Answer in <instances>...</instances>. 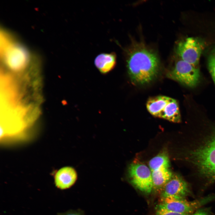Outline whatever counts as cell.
<instances>
[{
    "label": "cell",
    "instance_id": "1",
    "mask_svg": "<svg viewBox=\"0 0 215 215\" xmlns=\"http://www.w3.org/2000/svg\"><path fill=\"white\" fill-rule=\"evenodd\" d=\"M189 141L186 161L205 184L215 182V127L199 131Z\"/></svg>",
    "mask_w": 215,
    "mask_h": 215
},
{
    "label": "cell",
    "instance_id": "2",
    "mask_svg": "<svg viewBox=\"0 0 215 215\" xmlns=\"http://www.w3.org/2000/svg\"><path fill=\"white\" fill-rule=\"evenodd\" d=\"M127 62L130 78L136 85L150 83L159 72L160 64L157 55L142 44H136L129 50Z\"/></svg>",
    "mask_w": 215,
    "mask_h": 215
},
{
    "label": "cell",
    "instance_id": "3",
    "mask_svg": "<svg viewBox=\"0 0 215 215\" xmlns=\"http://www.w3.org/2000/svg\"><path fill=\"white\" fill-rule=\"evenodd\" d=\"M1 55L3 63L12 72L19 73L28 66L30 56L27 49L8 33L1 36Z\"/></svg>",
    "mask_w": 215,
    "mask_h": 215
},
{
    "label": "cell",
    "instance_id": "4",
    "mask_svg": "<svg viewBox=\"0 0 215 215\" xmlns=\"http://www.w3.org/2000/svg\"><path fill=\"white\" fill-rule=\"evenodd\" d=\"M148 165L152 178V191L160 194L173 174L171 169L167 152L163 150L159 153L150 160Z\"/></svg>",
    "mask_w": 215,
    "mask_h": 215
},
{
    "label": "cell",
    "instance_id": "5",
    "mask_svg": "<svg viewBox=\"0 0 215 215\" xmlns=\"http://www.w3.org/2000/svg\"><path fill=\"white\" fill-rule=\"evenodd\" d=\"M167 75L169 78L191 87H195L200 78L198 67L181 59L176 62Z\"/></svg>",
    "mask_w": 215,
    "mask_h": 215
},
{
    "label": "cell",
    "instance_id": "6",
    "mask_svg": "<svg viewBox=\"0 0 215 215\" xmlns=\"http://www.w3.org/2000/svg\"><path fill=\"white\" fill-rule=\"evenodd\" d=\"M128 175L131 183L142 192L150 194L153 190L151 172L146 165L139 161H134L129 165Z\"/></svg>",
    "mask_w": 215,
    "mask_h": 215
},
{
    "label": "cell",
    "instance_id": "7",
    "mask_svg": "<svg viewBox=\"0 0 215 215\" xmlns=\"http://www.w3.org/2000/svg\"><path fill=\"white\" fill-rule=\"evenodd\" d=\"M203 205V201L201 198L190 201L184 198L168 197L160 198L158 208L191 215Z\"/></svg>",
    "mask_w": 215,
    "mask_h": 215
},
{
    "label": "cell",
    "instance_id": "8",
    "mask_svg": "<svg viewBox=\"0 0 215 215\" xmlns=\"http://www.w3.org/2000/svg\"><path fill=\"white\" fill-rule=\"evenodd\" d=\"M203 48L201 41L194 37H189L179 43L176 51L180 59L196 67Z\"/></svg>",
    "mask_w": 215,
    "mask_h": 215
},
{
    "label": "cell",
    "instance_id": "9",
    "mask_svg": "<svg viewBox=\"0 0 215 215\" xmlns=\"http://www.w3.org/2000/svg\"><path fill=\"white\" fill-rule=\"evenodd\" d=\"M161 198L168 197L185 198L194 196L191 187L179 174L173 173L170 179L165 184L160 193Z\"/></svg>",
    "mask_w": 215,
    "mask_h": 215
},
{
    "label": "cell",
    "instance_id": "10",
    "mask_svg": "<svg viewBox=\"0 0 215 215\" xmlns=\"http://www.w3.org/2000/svg\"><path fill=\"white\" fill-rule=\"evenodd\" d=\"M77 178L76 172L73 168L70 167H63L59 170L55 174L56 185L62 190L68 188L74 184Z\"/></svg>",
    "mask_w": 215,
    "mask_h": 215
},
{
    "label": "cell",
    "instance_id": "11",
    "mask_svg": "<svg viewBox=\"0 0 215 215\" xmlns=\"http://www.w3.org/2000/svg\"><path fill=\"white\" fill-rule=\"evenodd\" d=\"M116 63V55L114 52L102 53L97 56L94 60L96 67L102 73H106L112 70Z\"/></svg>",
    "mask_w": 215,
    "mask_h": 215
},
{
    "label": "cell",
    "instance_id": "12",
    "mask_svg": "<svg viewBox=\"0 0 215 215\" xmlns=\"http://www.w3.org/2000/svg\"><path fill=\"white\" fill-rule=\"evenodd\" d=\"M158 117L173 122H180L181 121V117L179 104L177 101L171 98L166 106L160 113Z\"/></svg>",
    "mask_w": 215,
    "mask_h": 215
},
{
    "label": "cell",
    "instance_id": "13",
    "mask_svg": "<svg viewBox=\"0 0 215 215\" xmlns=\"http://www.w3.org/2000/svg\"><path fill=\"white\" fill-rule=\"evenodd\" d=\"M171 98L163 96L151 97L148 99L146 107L148 112L154 116L158 117L170 101Z\"/></svg>",
    "mask_w": 215,
    "mask_h": 215
},
{
    "label": "cell",
    "instance_id": "14",
    "mask_svg": "<svg viewBox=\"0 0 215 215\" xmlns=\"http://www.w3.org/2000/svg\"><path fill=\"white\" fill-rule=\"evenodd\" d=\"M208 69L215 84V49L211 53L208 59Z\"/></svg>",
    "mask_w": 215,
    "mask_h": 215
},
{
    "label": "cell",
    "instance_id": "15",
    "mask_svg": "<svg viewBox=\"0 0 215 215\" xmlns=\"http://www.w3.org/2000/svg\"><path fill=\"white\" fill-rule=\"evenodd\" d=\"M191 215H215L212 211L210 208H200Z\"/></svg>",
    "mask_w": 215,
    "mask_h": 215
},
{
    "label": "cell",
    "instance_id": "16",
    "mask_svg": "<svg viewBox=\"0 0 215 215\" xmlns=\"http://www.w3.org/2000/svg\"><path fill=\"white\" fill-rule=\"evenodd\" d=\"M156 215H190L188 214L177 213L164 209L158 208L156 212Z\"/></svg>",
    "mask_w": 215,
    "mask_h": 215
},
{
    "label": "cell",
    "instance_id": "17",
    "mask_svg": "<svg viewBox=\"0 0 215 215\" xmlns=\"http://www.w3.org/2000/svg\"><path fill=\"white\" fill-rule=\"evenodd\" d=\"M58 215H84V213L80 209L71 210L64 213H58Z\"/></svg>",
    "mask_w": 215,
    "mask_h": 215
}]
</instances>
